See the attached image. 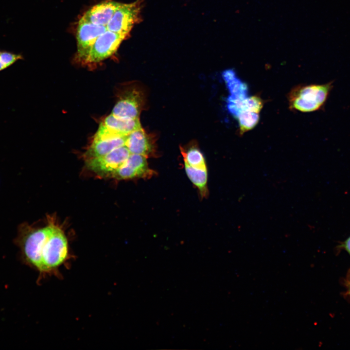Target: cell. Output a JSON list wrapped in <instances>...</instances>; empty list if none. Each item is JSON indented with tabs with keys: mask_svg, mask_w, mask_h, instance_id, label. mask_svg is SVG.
Instances as JSON below:
<instances>
[{
	"mask_svg": "<svg viewBox=\"0 0 350 350\" xmlns=\"http://www.w3.org/2000/svg\"><path fill=\"white\" fill-rule=\"evenodd\" d=\"M70 259L67 237L55 225L42 251L39 272L43 276L61 277L59 268Z\"/></svg>",
	"mask_w": 350,
	"mask_h": 350,
	"instance_id": "6da1fadb",
	"label": "cell"
},
{
	"mask_svg": "<svg viewBox=\"0 0 350 350\" xmlns=\"http://www.w3.org/2000/svg\"><path fill=\"white\" fill-rule=\"evenodd\" d=\"M332 88V81L324 84L296 86L288 94L289 108L301 112L322 109Z\"/></svg>",
	"mask_w": 350,
	"mask_h": 350,
	"instance_id": "7a4b0ae2",
	"label": "cell"
},
{
	"mask_svg": "<svg viewBox=\"0 0 350 350\" xmlns=\"http://www.w3.org/2000/svg\"><path fill=\"white\" fill-rule=\"evenodd\" d=\"M55 224L33 229L22 239L21 243L23 256L27 264L39 271L43 248L52 233Z\"/></svg>",
	"mask_w": 350,
	"mask_h": 350,
	"instance_id": "3957f363",
	"label": "cell"
},
{
	"mask_svg": "<svg viewBox=\"0 0 350 350\" xmlns=\"http://www.w3.org/2000/svg\"><path fill=\"white\" fill-rule=\"evenodd\" d=\"M142 0L121 3L106 26L109 31L128 36L134 26L141 20Z\"/></svg>",
	"mask_w": 350,
	"mask_h": 350,
	"instance_id": "277c9868",
	"label": "cell"
},
{
	"mask_svg": "<svg viewBox=\"0 0 350 350\" xmlns=\"http://www.w3.org/2000/svg\"><path fill=\"white\" fill-rule=\"evenodd\" d=\"M131 154L124 145L99 157L86 160L87 167L97 175L111 177L113 174L126 161Z\"/></svg>",
	"mask_w": 350,
	"mask_h": 350,
	"instance_id": "5b68a950",
	"label": "cell"
},
{
	"mask_svg": "<svg viewBox=\"0 0 350 350\" xmlns=\"http://www.w3.org/2000/svg\"><path fill=\"white\" fill-rule=\"evenodd\" d=\"M144 95L136 87H128L121 91L111 114L125 119H138L143 108Z\"/></svg>",
	"mask_w": 350,
	"mask_h": 350,
	"instance_id": "8992f818",
	"label": "cell"
},
{
	"mask_svg": "<svg viewBox=\"0 0 350 350\" xmlns=\"http://www.w3.org/2000/svg\"><path fill=\"white\" fill-rule=\"evenodd\" d=\"M127 36L107 30L97 38L84 63L93 64L107 58L116 52Z\"/></svg>",
	"mask_w": 350,
	"mask_h": 350,
	"instance_id": "52a82bcc",
	"label": "cell"
},
{
	"mask_svg": "<svg viewBox=\"0 0 350 350\" xmlns=\"http://www.w3.org/2000/svg\"><path fill=\"white\" fill-rule=\"evenodd\" d=\"M105 26L93 24L82 17L79 20L76 31L77 57L85 62L97 38L107 30Z\"/></svg>",
	"mask_w": 350,
	"mask_h": 350,
	"instance_id": "ba28073f",
	"label": "cell"
},
{
	"mask_svg": "<svg viewBox=\"0 0 350 350\" xmlns=\"http://www.w3.org/2000/svg\"><path fill=\"white\" fill-rule=\"evenodd\" d=\"M155 174V172L148 166L146 157L131 154L126 161L113 174L111 177L119 180L148 178Z\"/></svg>",
	"mask_w": 350,
	"mask_h": 350,
	"instance_id": "9c48e42d",
	"label": "cell"
},
{
	"mask_svg": "<svg viewBox=\"0 0 350 350\" xmlns=\"http://www.w3.org/2000/svg\"><path fill=\"white\" fill-rule=\"evenodd\" d=\"M155 140L141 127L127 136L125 146L131 154L143 156L147 158L155 156Z\"/></svg>",
	"mask_w": 350,
	"mask_h": 350,
	"instance_id": "30bf717a",
	"label": "cell"
},
{
	"mask_svg": "<svg viewBox=\"0 0 350 350\" xmlns=\"http://www.w3.org/2000/svg\"><path fill=\"white\" fill-rule=\"evenodd\" d=\"M127 136L120 135L113 138H93L85 153V159L104 156L117 148L125 145Z\"/></svg>",
	"mask_w": 350,
	"mask_h": 350,
	"instance_id": "8fae6325",
	"label": "cell"
},
{
	"mask_svg": "<svg viewBox=\"0 0 350 350\" xmlns=\"http://www.w3.org/2000/svg\"><path fill=\"white\" fill-rule=\"evenodd\" d=\"M121 4L114 1L101 2L90 8L83 17L93 24L106 26Z\"/></svg>",
	"mask_w": 350,
	"mask_h": 350,
	"instance_id": "7c38bea8",
	"label": "cell"
},
{
	"mask_svg": "<svg viewBox=\"0 0 350 350\" xmlns=\"http://www.w3.org/2000/svg\"><path fill=\"white\" fill-rule=\"evenodd\" d=\"M264 105V101L257 95L247 96L244 98L233 99L228 97L227 107L229 112L235 118L245 112L260 113Z\"/></svg>",
	"mask_w": 350,
	"mask_h": 350,
	"instance_id": "4fadbf2b",
	"label": "cell"
},
{
	"mask_svg": "<svg viewBox=\"0 0 350 350\" xmlns=\"http://www.w3.org/2000/svg\"><path fill=\"white\" fill-rule=\"evenodd\" d=\"M102 123L116 132L125 136L141 127L139 118H122L111 113L106 116Z\"/></svg>",
	"mask_w": 350,
	"mask_h": 350,
	"instance_id": "5bb4252c",
	"label": "cell"
},
{
	"mask_svg": "<svg viewBox=\"0 0 350 350\" xmlns=\"http://www.w3.org/2000/svg\"><path fill=\"white\" fill-rule=\"evenodd\" d=\"M184 163L186 173L190 180L197 187L201 197H207L208 193L207 169L193 167L186 163Z\"/></svg>",
	"mask_w": 350,
	"mask_h": 350,
	"instance_id": "9a60e30c",
	"label": "cell"
},
{
	"mask_svg": "<svg viewBox=\"0 0 350 350\" xmlns=\"http://www.w3.org/2000/svg\"><path fill=\"white\" fill-rule=\"evenodd\" d=\"M184 162L190 166L207 169V165L203 155L198 148L192 146L187 150L180 147Z\"/></svg>",
	"mask_w": 350,
	"mask_h": 350,
	"instance_id": "2e32d148",
	"label": "cell"
},
{
	"mask_svg": "<svg viewBox=\"0 0 350 350\" xmlns=\"http://www.w3.org/2000/svg\"><path fill=\"white\" fill-rule=\"evenodd\" d=\"M236 118L239 124V134L241 135L256 126L260 120V113L245 112L239 114Z\"/></svg>",
	"mask_w": 350,
	"mask_h": 350,
	"instance_id": "e0dca14e",
	"label": "cell"
},
{
	"mask_svg": "<svg viewBox=\"0 0 350 350\" xmlns=\"http://www.w3.org/2000/svg\"><path fill=\"white\" fill-rule=\"evenodd\" d=\"M21 59H22V56L20 54H16L9 52H1L0 54V61L6 68L9 67L16 61Z\"/></svg>",
	"mask_w": 350,
	"mask_h": 350,
	"instance_id": "ac0fdd59",
	"label": "cell"
},
{
	"mask_svg": "<svg viewBox=\"0 0 350 350\" xmlns=\"http://www.w3.org/2000/svg\"><path fill=\"white\" fill-rule=\"evenodd\" d=\"M343 247L350 255V237H349L344 243Z\"/></svg>",
	"mask_w": 350,
	"mask_h": 350,
	"instance_id": "d6986e66",
	"label": "cell"
},
{
	"mask_svg": "<svg viewBox=\"0 0 350 350\" xmlns=\"http://www.w3.org/2000/svg\"><path fill=\"white\" fill-rule=\"evenodd\" d=\"M349 294H350V285H349Z\"/></svg>",
	"mask_w": 350,
	"mask_h": 350,
	"instance_id": "ffe728a7",
	"label": "cell"
},
{
	"mask_svg": "<svg viewBox=\"0 0 350 350\" xmlns=\"http://www.w3.org/2000/svg\"><path fill=\"white\" fill-rule=\"evenodd\" d=\"M1 51H0V53H1Z\"/></svg>",
	"mask_w": 350,
	"mask_h": 350,
	"instance_id": "44dd1931",
	"label": "cell"
},
{
	"mask_svg": "<svg viewBox=\"0 0 350 350\" xmlns=\"http://www.w3.org/2000/svg\"></svg>",
	"mask_w": 350,
	"mask_h": 350,
	"instance_id": "7402d4cb",
	"label": "cell"
}]
</instances>
